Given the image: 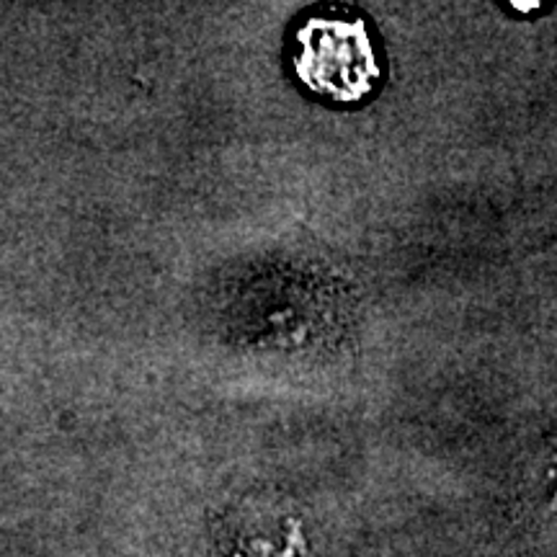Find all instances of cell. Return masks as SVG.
I'll return each instance as SVG.
<instances>
[{
  "instance_id": "obj_2",
  "label": "cell",
  "mask_w": 557,
  "mask_h": 557,
  "mask_svg": "<svg viewBox=\"0 0 557 557\" xmlns=\"http://www.w3.org/2000/svg\"><path fill=\"white\" fill-rule=\"evenodd\" d=\"M225 557H315L305 521L292 508L246 500L222 521Z\"/></svg>"
},
{
  "instance_id": "obj_1",
  "label": "cell",
  "mask_w": 557,
  "mask_h": 557,
  "mask_svg": "<svg viewBox=\"0 0 557 557\" xmlns=\"http://www.w3.org/2000/svg\"><path fill=\"white\" fill-rule=\"evenodd\" d=\"M289 50L299 83L338 107L364 101L382 81L377 45L359 13H310L292 32Z\"/></svg>"
}]
</instances>
